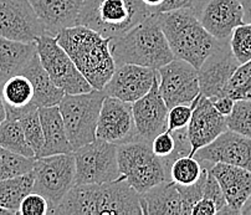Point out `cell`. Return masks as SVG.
<instances>
[{
    "label": "cell",
    "mask_w": 251,
    "mask_h": 215,
    "mask_svg": "<svg viewBox=\"0 0 251 215\" xmlns=\"http://www.w3.org/2000/svg\"><path fill=\"white\" fill-rule=\"evenodd\" d=\"M52 214L143 215L141 194L125 177L102 184H75Z\"/></svg>",
    "instance_id": "obj_1"
},
{
    "label": "cell",
    "mask_w": 251,
    "mask_h": 215,
    "mask_svg": "<svg viewBox=\"0 0 251 215\" xmlns=\"http://www.w3.org/2000/svg\"><path fill=\"white\" fill-rule=\"evenodd\" d=\"M55 37L90 85L102 90L116 70L110 49L112 39L83 25L61 30Z\"/></svg>",
    "instance_id": "obj_2"
},
{
    "label": "cell",
    "mask_w": 251,
    "mask_h": 215,
    "mask_svg": "<svg viewBox=\"0 0 251 215\" xmlns=\"http://www.w3.org/2000/svg\"><path fill=\"white\" fill-rule=\"evenodd\" d=\"M110 49L116 66L134 64L158 70L174 60L158 13L151 14L122 36L111 40Z\"/></svg>",
    "instance_id": "obj_3"
},
{
    "label": "cell",
    "mask_w": 251,
    "mask_h": 215,
    "mask_svg": "<svg viewBox=\"0 0 251 215\" xmlns=\"http://www.w3.org/2000/svg\"><path fill=\"white\" fill-rule=\"evenodd\" d=\"M158 20L174 58L185 60L197 69L223 43L206 31L190 8L158 13Z\"/></svg>",
    "instance_id": "obj_4"
},
{
    "label": "cell",
    "mask_w": 251,
    "mask_h": 215,
    "mask_svg": "<svg viewBox=\"0 0 251 215\" xmlns=\"http://www.w3.org/2000/svg\"><path fill=\"white\" fill-rule=\"evenodd\" d=\"M153 14L142 0H85L77 25L95 30L104 37L117 39Z\"/></svg>",
    "instance_id": "obj_5"
},
{
    "label": "cell",
    "mask_w": 251,
    "mask_h": 215,
    "mask_svg": "<svg viewBox=\"0 0 251 215\" xmlns=\"http://www.w3.org/2000/svg\"><path fill=\"white\" fill-rule=\"evenodd\" d=\"M118 169L139 194L171 179V164L155 156L150 142L136 141L118 146Z\"/></svg>",
    "instance_id": "obj_6"
},
{
    "label": "cell",
    "mask_w": 251,
    "mask_h": 215,
    "mask_svg": "<svg viewBox=\"0 0 251 215\" xmlns=\"http://www.w3.org/2000/svg\"><path fill=\"white\" fill-rule=\"evenodd\" d=\"M106 97L102 90L70 95L65 93L59 106L74 151L96 139L100 112Z\"/></svg>",
    "instance_id": "obj_7"
},
{
    "label": "cell",
    "mask_w": 251,
    "mask_h": 215,
    "mask_svg": "<svg viewBox=\"0 0 251 215\" xmlns=\"http://www.w3.org/2000/svg\"><path fill=\"white\" fill-rule=\"evenodd\" d=\"M32 191L43 195L49 203V214L59 207L70 189L75 186V154H52L36 158Z\"/></svg>",
    "instance_id": "obj_8"
},
{
    "label": "cell",
    "mask_w": 251,
    "mask_h": 215,
    "mask_svg": "<svg viewBox=\"0 0 251 215\" xmlns=\"http://www.w3.org/2000/svg\"><path fill=\"white\" fill-rule=\"evenodd\" d=\"M116 144L96 138L75 149V184H102L121 177Z\"/></svg>",
    "instance_id": "obj_9"
},
{
    "label": "cell",
    "mask_w": 251,
    "mask_h": 215,
    "mask_svg": "<svg viewBox=\"0 0 251 215\" xmlns=\"http://www.w3.org/2000/svg\"><path fill=\"white\" fill-rule=\"evenodd\" d=\"M36 50L41 65L51 77V80L65 93L76 95L94 90L83 75L78 71L69 54L57 43L56 37L44 34L36 41Z\"/></svg>",
    "instance_id": "obj_10"
},
{
    "label": "cell",
    "mask_w": 251,
    "mask_h": 215,
    "mask_svg": "<svg viewBox=\"0 0 251 215\" xmlns=\"http://www.w3.org/2000/svg\"><path fill=\"white\" fill-rule=\"evenodd\" d=\"M157 71L159 92L168 108L192 104L201 95L198 69L185 60L174 58Z\"/></svg>",
    "instance_id": "obj_11"
},
{
    "label": "cell",
    "mask_w": 251,
    "mask_h": 215,
    "mask_svg": "<svg viewBox=\"0 0 251 215\" xmlns=\"http://www.w3.org/2000/svg\"><path fill=\"white\" fill-rule=\"evenodd\" d=\"M44 34L43 23L27 0H0V37L36 43Z\"/></svg>",
    "instance_id": "obj_12"
},
{
    "label": "cell",
    "mask_w": 251,
    "mask_h": 215,
    "mask_svg": "<svg viewBox=\"0 0 251 215\" xmlns=\"http://www.w3.org/2000/svg\"><path fill=\"white\" fill-rule=\"evenodd\" d=\"M96 138L116 146L139 141L132 104L106 96L100 112Z\"/></svg>",
    "instance_id": "obj_13"
},
{
    "label": "cell",
    "mask_w": 251,
    "mask_h": 215,
    "mask_svg": "<svg viewBox=\"0 0 251 215\" xmlns=\"http://www.w3.org/2000/svg\"><path fill=\"white\" fill-rule=\"evenodd\" d=\"M192 9L206 31L219 41H229L234 29L245 23L240 0H195Z\"/></svg>",
    "instance_id": "obj_14"
},
{
    "label": "cell",
    "mask_w": 251,
    "mask_h": 215,
    "mask_svg": "<svg viewBox=\"0 0 251 215\" xmlns=\"http://www.w3.org/2000/svg\"><path fill=\"white\" fill-rule=\"evenodd\" d=\"M240 66L230 50L229 41H223L198 69L201 93L208 99L225 95L230 79Z\"/></svg>",
    "instance_id": "obj_15"
},
{
    "label": "cell",
    "mask_w": 251,
    "mask_h": 215,
    "mask_svg": "<svg viewBox=\"0 0 251 215\" xmlns=\"http://www.w3.org/2000/svg\"><path fill=\"white\" fill-rule=\"evenodd\" d=\"M157 77L158 71L154 69L141 65L123 64L116 66L112 77L102 91L106 96H112L133 104L150 92Z\"/></svg>",
    "instance_id": "obj_16"
},
{
    "label": "cell",
    "mask_w": 251,
    "mask_h": 215,
    "mask_svg": "<svg viewBox=\"0 0 251 215\" xmlns=\"http://www.w3.org/2000/svg\"><path fill=\"white\" fill-rule=\"evenodd\" d=\"M194 157L201 164L213 165L220 162L238 165L251 172V138L227 130L208 146L198 149Z\"/></svg>",
    "instance_id": "obj_17"
},
{
    "label": "cell",
    "mask_w": 251,
    "mask_h": 215,
    "mask_svg": "<svg viewBox=\"0 0 251 215\" xmlns=\"http://www.w3.org/2000/svg\"><path fill=\"white\" fill-rule=\"evenodd\" d=\"M139 141L152 142L155 135L168 130V112L158 87V77L147 95L132 104Z\"/></svg>",
    "instance_id": "obj_18"
},
{
    "label": "cell",
    "mask_w": 251,
    "mask_h": 215,
    "mask_svg": "<svg viewBox=\"0 0 251 215\" xmlns=\"http://www.w3.org/2000/svg\"><path fill=\"white\" fill-rule=\"evenodd\" d=\"M227 130L226 117L215 109L210 99L201 93L195 99L192 118L187 127L188 137L192 144V156H194L198 149L211 143Z\"/></svg>",
    "instance_id": "obj_19"
},
{
    "label": "cell",
    "mask_w": 251,
    "mask_h": 215,
    "mask_svg": "<svg viewBox=\"0 0 251 215\" xmlns=\"http://www.w3.org/2000/svg\"><path fill=\"white\" fill-rule=\"evenodd\" d=\"M210 172L222 188L226 205L218 214H240L251 194V172L238 165L214 163Z\"/></svg>",
    "instance_id": "obj_20"
},
{
    "label": "cell",
    "mask_w": 251,
    "mask_h": 215,
    "mask_svg": "<svg viewBox=\"0 0 251 215\" xmlns=\"http://www.w3.org/2000/svg\"><path fill=\"white\" fill-rule=\"evenodd\" d=\"M43 23L45 34L56 36L61 30L77 25L85 0H27Z\"/></svg>",
    "instance_id": "obj_21"
},
{
    "label": "cell",
    "mask_w": 251,
    "mask_h": 215,
    "mask_svg": "<svg viewBox=\"0 0 251 215\" xmlns=\"http://www.w3.org/2000/svg\"><path fill=\"white\" fill-rule=\"evenodd\" d=\"M0 95L6 109V118L19 120L27 112L38 109L31 81L25 75L16 74L0 85Z\"/></svg>",
    "instance_id": "obj_22"
},
{
    "label": "cell",
    "mask_w": 251,
    "mask_h": 215,
    "mask_svg": "<svg viewBox=\"0 0 251 215\" xmlns=\"http://www.w3.org/2000/svg\"><path fill=\"white\" fill-rule=\"evenodd\" d=\"M143 215H185L184 204L178 187L173 181H167L141 194Z\"/></svg>",
    "instance_id": "obj_23"
},
{
    "label": "cell",
    "mask_w": 251,
    "mask_h": 215,
    "mask_svg": "<svg viewBox=\"0 0 251 215\" xmlns=\"http://www.w3.org/2000/svg\"><path fill=\"white\" fill-rule=\"evenodd\" d=\"M39 114L44 132V147L40 157L74 152L59 106L40 107Z\"/></svg>",
    "instance_id": "obj_24"
},
{
    "label": "cell",
    "mask_w": 251,
    "mask_h": 215,
    "mask_svg": "<svg viewBox=\"0 0 251 215\" xmlns=\"http://www.w3.org/2000/svg\"><path fill=\"white\" fill-rule=\"evenodd\" d=\"M19 74L25 75L31 81L35 91V105L38 108L57 106L65 96L64 91L53 83L51 77L41 65L38 50Z\"/></svg>",
    "instance_id": "obj_25"
},
{
    "label": "cell",
    "mask_w": 251,
    "mask_h": 215,
    "mask_svg": "<svg viewBox=\"0 0 251 215\" xmlns=\"http://www.w3.org/2000/svg\"><path fill=\"white\" fill-rule=\"evenodd\" d=\"M36 54V43H20L0 37V85L19 74Z\"/></svg>",
    "instance_id": "obj_26"
},
{
    "label": "cell",
    "mask_w": 251,
    "mask_h": 215,
    "mask_svg": "<svg viewBox=\"0 0 251 215\" xmlns=\"http://www.w3.org/2000/svg\"><path fill=\"white\" fill-rule=\"evenodd\" d=\"M34 188V172L0 181V207L19 214L20 204Z\"/></svg>",
    "instance_id": "obj_27"
},
{
    "label": "cell",
    "mask_w": 251,
    "mask_h": 215,
    "mask_svg": "<svg viewBox=\"0 0 251 215\" xmlns=\"http://www.w3.org/2000/svg\"><path fill=\"white\" fill-rule=\"evenodd\" d=\"M0 147L22 154L25 157H35L34 151L27 144L24 131H23L19 120L6 118L0 125Z\"/></svg>",
    "instance_id": "obj_28"
},
{
    "label": "cell",
    "mask_w": 251,
    "mask_h": 215,
    "mask_svg": "<svg viewBox=\"0 0 251 215\" xmlns=\"http://www.w3.org/2000/svg\"><path fill=\"white\" fill-rule=\"evenodd\" d=\"M36 158L25 157L0 147V181L14 178L34 169Z\"/></svg>",
    "instance_id": "obj_29"
},
{
    "label": "cell",
    "mask_w": 251,
    "mask_h": 215,
    "mask_svg": "<svg viewBox=\"0 0 251 215\" xmlns=\"http://www.w3.org/2000/svg\"><path fill=\"white\" fill-rule=\"evenodd\" d=\"M203 165L194 156L176 158L171 167V179L180 186H190L201 177Z\"/></svg>",
    "instance_id": "obj_30"
},
{
    "label": "cell",
    "mask_w": 251,
    "mask_h": 215,
    "mask_svg": "<svg viewBox=\"0 0 251 215\" xmlns=\"http://www.w3.org/2000/svg\"><path fill=\"white\" fill-rule=\"evenodd\" d=\"M19 122L22 125L23 131H24L27 144L34 151L35 158H39L44 147V132L39 108L27 112L26 114L20 117Z\"/></svg>",
    "instance_id": "obj_31"
},
{
    "label": "cell",
    "mask_w": 251,
    "mask_h": 215,
    "mask_svg": "<svg viewBox=\"0 0 251 215\" xmlns=\"http://www.w3.org/2000/svg\"><path fill=\"white\" fill-rule=\"evenodd\" d=\"M225 95L235 100H251V61L240 65L227 83Z\"/></svg>",
    "instance_id": "obj_32"
},
{
    "label": "cell",
    "mask_w": 251,
    "mask_h": 215,
    "mask_svg": "<svg viewBox=\"0 0 251 215\" xmlns=\"http://www.w3.org/2000/svg\"><path fill=\"white\" fill-rule=\"evenodd\" d=\"M230 50L240 65L251 61V24L244 23L234 29L229 40Z\"/></svg>",
    "instance_id": "obj_33"
},
{
    "label": "cell",
    "mask_w": 251,
    "mask_h": 215,
    "mask_svg": "<svg viewBox=\"0 0 251 215\" xmlns=\"http://www.w3.org/2000/svg\"><path fill=\"white\" fill-rule=\"evenodd\" d=\"M226 123L230 131L251 138V100H236Z\"/></svg>",
    "instance_id": "obj_34"
},
{
    "label": "cell",
    "mask_w": 251,
    "mask_h": 215,
    "mask_svg": "<svg viewBox=\"0 0 251 215\" xmlns=\"http://www.w3.org/2000/svg\"><path fill=\"white\" fill-rule=\"evenodd\" d=\"M151 147H152V151L154 152L155 156L160 158H166L169 164H171V167L174 161L178 158L176 156V142L173 131L167 130L155 135L153 141L151 142Z\"/></svg>",
    "instance_id": "obj_35"
},
{
    "label": "cell",
    "mask_w": 251,
    "mask_h": 215,
    "mask_svg": "<svg viewBox=\"0 0 251 215\" xmlns=\"http://www.w3.org/2000/svg\"><path fill=\"white\" fill-rule=\"evenodd\" d=\"M195 106V100L192 104L176 105L168 112V130L176 131L188 127L192 118L193 109Z\"/></svg>",
    "instance_id": "obj_36"
},
{
    "label": "cell",
    "mask_w": 251,
    "mask_h": 215,
    "mask_svg": "<svg viewBox=\"0 0 251 215\" xmlns=\"http://www.w3.org/2000/svg\"><path fill=\"white\" fill-rule=\"evenodd\" d=\"M19 214L22 215H45L49 214V203L43 195L31 191L23 199Z\"/></svg>",
    "instance_id": "obj_37"
},
{
    "label": "cell",
    "mask_w": 251,
    "mask_h": 215,
    "mask_svg": "<svg viewBox=\"0 0 251 215\" xmlns=\"http://www.w3.org/2000/svg\"><path fill=\"white\" fill-rule=\"evenodd\" d=\"M203 197L214 200V203L217 204L218 213H219L220 210L226 205V200H225L222 188H220L217 178H215V177L213 175V173L210 172V165H209L208 175H206V181H205V184H204Z\"/></svg>",
    "instance_id": "obj_38"
},
{
    "label": "cell",
    "mask_w": 251,
    "mask_h": 215,
    "mask_svg": "<svg viewBox=\"0 0 251 215\" xmlns=\"http://www.w3.org/2000/svg\"><path fill=\"white\" fill-rule=\"evenodd\" d=\"M211 104L215 107L218 112L223 116H229L231 113L232 108H234V105H235V100L230 97L229 95H222L217 96V97H211L210 99Z\"/></svg>",
    "instance_id": "obj_39"
},
{
    "label": "cell",
    "mask_w": 251,
    "mask_h": 215,
    "mask_svg": "<svg viewBox=\"0 0 251 215\" xmlns=\"http://www.w3.org/2000/svg\"><path fill=\"white\" fill-rule=\"evenodd\" d=\"M218 214L217 204L214 203V200L209 199V198L203 197L195 203L193 207L192 215H215Z\"/></svg>",
    "instance_id": "obj_40"
},
{
    "label": "cell",
    "mask_w": 251,
    "mask_h": 215,
    "mask_svg": "<svg viewBox=\"0 0 251 215\" xmlns=\"http://www.w3.org/2000/svg\"><path fill=\"white\" fill-rule=\"evenodd\" d=\"M195 0H164L163 3L160 4L155 13H166V11L179 10V9H192L194 6Z\"/></svg>",
    "instance_id": "obj_41"
},
{
    "label": "cell",
    "mask_w": 251,
    "mask_h": 215,
    "mask_svg": "<svg viewBox=\"0 0 251 215\" xmlns=\"http://www.w3.org/2000/svg\"><path fill=\"white\" fill-rule=\"evenodd\" d=\"M244 9V22L251 24V0H240Z\"/></svg>",
    "instance_id": "obj_42"
},
{
    "label": "cell",
    "mask_w": 251,
    "mask_h": 215,
    "mask_svg": "<svg viewBox=\"0 0 251 215\" xmlns=\"http://www.w3.org/2000/svg\"><path fill=\"white\" fill-rule=\"evenodd\" d=\"M142 1H143L146 5L150 6V8L152 9L153 13H155V9H157L160 4L163 3L164 0H142Z\"/></svg>",
    "instance_id": "obj_43"
},
{
    "label": "cell",
    "mask_w": 251,
    "mask_h": 215,
    "mask_svg": "<svg viewBox=\"0 0 251 215\" xmlns=\"http://www.w3.org/2000/svg\"><path fill=\"white\" fill-rule=\"evenodd\" d=\"M6 120V109L5 105H4L3 99H1V95H0V125Z\"/></svg>",
    "instance_id": "obj_44"
},
{
    "label": "cell",
    "mask_w": 251,
    "mask_h": 215,
    "mask_svg": "<svg viewBox=\"0 0 251 215\" xmlns=\"http://www.w3.org/2000/svg\"><path fill=\"white\" fill-rule=\"evenodd\" d=\"M240 214L251 215V194H250V197H249V199L246 200L245 204H244L243 208H241Z\"/></svg>",
    "instance_id": "obj_45"
},
{
    "label": "cell",
    "mask_w": 251,
    "mask_h": 215,
    "mask_svg": "<svg viewBox=\"0 0 251 215\" xmlns=\"http://www.w3.org/2000/svg\"><path fill=\"white\" fill-rule=\"evenodd\" d=\"M0 215H14V213L10 212V210L5 209V208L0 207Z\"/></svg>",
    "instance_id": "obj_46"
}]
</instances>
